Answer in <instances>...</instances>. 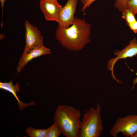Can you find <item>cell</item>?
<instances>
[{
    "label": "cell",
    "mask_w": 137,
    "mask_h": 137,
    "mask_svg": "<svg viewBox=\"0 0 137 137\" xmlns=\"http://www.w3.org/2000/svg\"><path fill=\"white\" fill-rule=\"evenodd\" d=\"M81 113L80 110L66 105H58L54 118L61 133L66 137H79Z\"/></svg>",
    "instance_id": "obj_2"
},
{
    "label": "cell",
    "mask_w": 137,
    "mask_h": 137,
    "mask_svg": "<svg viewBox=\"0 0 137 137\" xmlns=\"http://www.w3.org/2000/svg\"><path fill=\"white\" fill-rule=\"evenodd\" d=\"M40 5L46 21L58 22L59 12L62 7L57 1L40 0Z\"/></svg>",
    "instance_id": "obj_9"
},
{
    "label": "cell",
    "mask_w": 137,
    "mask_h": 137,
    "mask_svg": "<svg viewBox=\"0 0 137 137\" xmlns=\"http://www.w3.org/2000/svg\"><path fill=\"white\" fill-rule=\"evenodd\" d=\"M0 88L9 92L13 95L17 101L19 108L21 111L24 108L28 106L36 104L34 101L25 103L19 99L17 95V92H19L20 91L19 86L18 83H16L15 85H14L12 81L8 82H0Z\"/></svg>",
    "instance_id": "obj_10"
},
{
    "label": "cell",
    "mask_w": 137,
    "mask_h": 137,
    "mask_svg": "<svg viewBox=\"0 0 137 137\" xmlns=\"http://www.w3.org/2000/svg\"><path fill=\"white\" fill-rule=\"evenodd\" d=\"M78 1L68 0L65 5L61 8L59 15L58 25L67 28L73 24Z\"/></svg>",
    "instance_id": "obj_7"
},
{
    "label": "cell",
    "mask_w": 137,
    "mask_h": 137,
    "mask_svg": "<svg viewBox=\"0 0 137 137\" xmlns=\"http://www.w3.org/2000/svg\"><path fill=\"white\" fill-rule=\"evenodd\" d=\"M53 0V1H57V0Z\"/></svg>",
    "instance_id": "obj_21"
},
{
    "label": "cell",
    "mask_w": 137,
    "mask_h": 137,
    "mask_svg": "<svg viewBox=\"0 0 137 137\" xmlns=\"http://www.w3.org/2000/svg\"><path fill=\"white\" fill-rule=\"evenodd\" d=\"M48 129L46 137H58L62 134L59 128L54 122Z\"/></svg>",
    "instance_id": "obj_13"
},
{
    "label": "cell",
    "mask_w": 137,
    "mask_h": 137,
    "mask_svg": "<svg viewBox=\"0 0 137 137\" xmlns=\"http://www.w3.org/2000/svg\"><path fill=\"white\" fill-rule=\"evenodd\" d=\"M51 53L50 49L43 44H40L26 52H23L18 63L16 69L20 72L30 61L36 58Z\"/></svg>",
    "instance_id": "obj_8"
},
{
    "label": "cell",
    "mask_w": 137,
    "mask_h": 137,
    "mask_svg": "<svg viewBox=\"0 0 137 137\" xmlns=\"http://www.w3.org/2000/svg\"><path fill=\"white\" fill-rule=\"evenodd\" d=\"M99 104L96 108H91L85 112L81 121L79 137H99L102 133L104 126Z\"/></svg>",
    "instance_id": "obj_3"
},
{
    "label": "cell",
    "mask_w": 137,
    "mask_h": 137,
    "mask_svg": "<svg viewBox=\"0 0 137 137\" xmlns=\"http://www.w3.org/2000/svg\"><path fill=\"white\" fill-rule=\"evenodd\" d=\"M131 0H116L115 1L114 6L117 8L119 11L122 13L127 9V3Z\"/></svg>",
    "instance_id": "obj_14"
},
{
    "label": "cell",
    "mask_w": 137,
    "mask_h": 137,
    "mask_svg": "<svg viewBox=\"0 0 137 137\" xmlns=\"http://www.w3.org/2000/svg\"><path fill=\"white\" fill-rule=\"evenodd\" d=\"M91 30V25L84 19L75 17L73 23L69 27L58 25L55 36L61 45L68 50L79 51L90 42Z\"/></svg>",
    "instance_id": "obj_1"
},
{
    "label": "cell",
    "mask_w": 137,
    "mask_h": 137,
    "mask_svg": "<svg viewBox=\"0 0 137 137\" xmlns=\"http://www.w3.org/2000/svg\"><path fill=\"white\" fill-rule=\"evenodd\" d=\"M48 130V128L38 129L30 127L27 129L25 132L30 137H46Z\"/></svg>",
    "instance_id": "obj_12"
},
{
    "label": "cell",
    "mask_w": 137,
    "mask_h": 137,
    "mask_svg": "<svg viewBox=\"0 0 137 137\" xmlns=\"http://www.w3.org/2000/svg\"><path fill=\"white\" fill-rule=\"evenodd\" d=\"M6 0H0V2L1 6V8L2 11V19L1 21V26L3 27V10L4 4L5 1Z\"/></svg>",
    "instance_id": "obj_17"
},
{
    "label": "cell",
    "mask_w": 137,
    "mask_h": 137,
    "mask_svg": "<svg viewBox=\"0 0 137 137\" xmlns=\"http://www.w3.org/2000/svg\"><path fill=\"white\" fill-rule=\"evenodd\" d=\"M25 45L23 52H26L40 44H43L44 37L36 26L27 20L24 23Z\"/></svg>",
    "instance_id": "obj_6"
},
{
    "label": "cell",
    "mask_w": 137,
    "mask_h": 137,
    "mask_svg": "<svg viewBox=\"0 0 137 137\" xmlns=\"http://www.w3.org/2000/svg\"><path fill=\"white\" fill-rule=\"evenodd\" d=\"M122 18L126 21L130 29L137 33V20L135 15L129 9L127 8L122 13Z\"/></svg>",
    "instance_id": "obj_11"
},
{
    "label": "cell",
    "mask_w": 137,
    "mask_h": 137,
    "mask_svg": "<svg viewBox=\"0 0 137 137\" xmlns=\"http://www.w3.org/2000/svg\"><path fill=\"white\" fill-rule=\"evenodd\" d=\"M127 8L130 10L134 15L137 14V0H131L127 3Z\"/></svg>",
    "instance_id": "obj_15"
},
{
    "label": "cell",
    "mask_w": 137,
    "mask_h": 137,
    "mask_svg": "<svg viewBox=\"0 0 137 137\" xmlns=\"http://www.w3.org/2000/svg\"><path fill=\"white\" fill-rule=\"evenodd\" d=\"M137 131V115L130 114L119 118L110 131V134L116 137L121 133L126 137H133Z\"/></svg>",
    "instance_id": "obj_4"
},
{
    "label": "cell",
    "mask_w": 137,
    "mask_h": 137,
    "mask_svg": "<svg viewBox=\"0 0 137 137\" xmlns=\"http://www.w3.org/2000/svg\"><path fill=\"white\" fill-rule=\"evenodd\" d=\"M83 6H84L89 0H80Z\"/></svg>",
    "instance_id": "obj_19"
},
{
    "label": "cell",
    "mask_w": 137,
    "mask_h": 137,
    "mask_svg": "<svg viewBox=\"0 0 137 137\" xmlns=\"http://www.w3.org/2000/svg\"><path fill=\"white\" fill-rule=\"evenodd\" d=\"M96 0H89L83 6L82 9V11L83 12L87 8H88L90 5Z\"/></svg>",
    "instance_id": "obj_16"
},
{
    "label": "cell",
    "mask_w": 137,
    "mask_h": 137,
    "mask_svg": "<svg viewBox=\"0 0 137 137\" xmlns=\"http://www.w3.org/2000/svg\"><path fill=\"white\" fill-rule=\"evenodd\" d=\"M136 75L137 76V71L136 73ZM133 85L132 88V89H133L134 88L135 85L137 84V77L133 80Z\"/></svg>",
    "instance_id": "obj_18"
},
{
    "label": "cell",
    "mask_w": 137,
    "mask_h": 137,
    "mask_svg": "<svg viewBox=\"0 0 137 137\" xmlns=\"http://www.w3.org/2000/svg\"><path fill=\"white\" fill-rule=\"evenodd\" d=\"M114 55L116 56V57L111 59L108 61L107 65V69L111 71L113 78L119 82L120 81L116 78L114 74V65L119 60L129 57L131 58L137 55V40L136 39L134 38L131 40L128 45L122 50H115L114 52Z\"/></svg>",
    "instance_id": "obj_5"
},
{
    "label": "cell",
    "mask_w": 137,
    "mask_h": 137,
    "mask_svg": "<svg viewBox=\"0 0 137 137\" xmlns=\"http://www.w3.org/2000/svg\"><path fill=\"white\" fill-rule=\"evenodd\" d=\"M133 137H137V131L134 134Z\"/></svg>",
    "instance_id": "obj_20"
}]
</instances>
